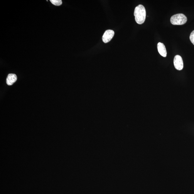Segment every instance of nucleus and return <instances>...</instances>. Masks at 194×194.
Returning a JSON list of instances; mask_svg holds the SVG:
<instances>
[{
  "label": "nucleus",
  "mask_w": 194,
  "mask_h": 194,
  "mask_svg": "<svg viewBox=\"0 0 194 194\" xmlns=\"http://www.w3.org/2000/svg\"><path fill=\"white\" fill-rule=\"evenodd\" d=\"M134 14L137 24H141L144 23L146 18V11L143 5L140 4L136 7L134 9Z\"/></svg>",
  "instance_id": "1"
},
{
  "label": "nucleus",
  "mask_w": 194,
  "mask_h": 194,
  "mask_svg": "<svg viewBox=\"0 0 194 194\" xmlns=\"http://www.w3.org/2000/svg\"><path fill=\"white\" fill-rule=\"evenodd\" d=\"M187 20L186 16L182 13L174 15L170 18L171 23L173 25H183L186 23Z\"/></svg>",
  "instance_id": "2"
},
{
  "label": "nucleus",
  "mask_w": 194,
  "mask_h": 194,
  "mask_svg": "<svg viewBox=\"0 0 194 194\" xmlns=\"http://www.w3.org/2000/svg\"><path fill=\"white\" fill-rule=\"evenodd\" d=\"M174 67L177 70L181 71L183 68V62L182 58L179 55H176L174 59Z\"/></svg>",
  "instance_id": "3"
},
{
  "label": "nucleus",
  "mask_w": 194,
  "mask_h": 194,
  "mask_svg": "<svg viewBox=\"0 0 194 194\" xmlns=\"http://www.w3.org/2000/svg\"><path fill=\"white\" fill-rule=\"evenodd\" d=\"M114 35V32L111 29H108L105 31L102 37V40L105 43L109 42Z\"/></svg>",
  "instance_id": "4"
},
{
  "label": "nucleus",
  "mask_w": 194,
  "mask_h": 194,
  "mask_svg": "<svg viewBox=\"0 0 194 194\" xmlns=\"http://www.w3.org/2000/svg\"><path fill=\"white\" fill-rule=\"evenodd\" d=\"M17 76L14 74H9L6 79L7 84L9 86L12 85L16 82Z\"/></svg>",
  "instance_id": "5"
},
{
  "label": "nucleus",
  "mask_w": 194,
  "mask_h": 194,
  "mask_svg": "<svg viewBox=\"0 0 194 194\" xmlns=\"http://www.w3.org/2000/svg\"><path fill=\"white\" fill-rule=\"evenodd\" d=\"M158 50L160 54L164 57L167 56V51L165 45L163 43H159L158 44Z\"/></svg>",
  "instance_id": "6"
},
{
  "label": "nucleus",
  "mask_w": 194,
  "mask_h": 194,
  "mask_svg": "<svg viewBox=\"0 0 194 194\" xmlns=\"http://www.w3.org/2000/svg\"><path fill=\"white\" fill-rule=\"evenodd\" d=\"M50 2L54 5L60 6L62 4V2L61 0H50Z\"/></svg>",
  "instance_id": "7"
},
{
  "label": "nucleus",
  "mask_w": 194,
  "mask_h": 194,
  "mask_svg": "<svg viewBox=\"0 0 194 194\" xmlns=\"http://www.w3.org/2000/svg\"><path fill=\"white\" fill-rule=\"evenodd\" d=\"M190 40L191 42V43H192L194 45V30L193 31L191 34L190 36Z\"/></svg>",
  "instance_id": "8"
}]
</instances>
